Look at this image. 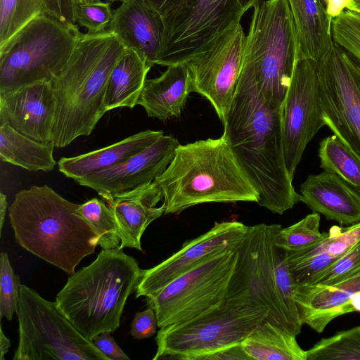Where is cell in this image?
<instances>
[{"label": "cell", "mask_w": 360, "mask_h": 360, "mask_svg": "<svg viewBox=\"0 0 360 360\" xmlns=\"http://www.w3.org/2000/svg\"><path fill=\"white\" fill-rule=\"evenodd\" d=\"M281 110L269 105L251 76L241 71L222 123L232 150L258 193L257 203L283 214L301 202V195L285 164Z\"/></svg>", "instance_id": "1"}, {"label": "cell", "mask_w": 360, "mask_h": 360, "mask_svg": "<svg viewBox=\"0 0 360 360\" xmlns=\"http://www.w3.org/2000/svg\"><path fill=\"white\" fill-rule=\"evenodd\" d=\"M154 182L163 195L165 214H179L207 202H257L259 195L231 147L226 134L179 144Z\"/></svg>", "instance_id": "2"}, {"label": "cell", "mask_w": 360, "mask_h": 360, "mask_svg": "<svg viewBox=\"0 0 360 360\" xmlns=\"http://www.w3.org/2000/svg\"><path fill=\"white\" fill-rule=\"evenodd\" d=\"M125 49L108 30L81 32L66 65L51 82L56 99L52 141L56 148L90 135L106 112L103 101L107 81Z\"/></svg>", "instance_id": "3"}, {"label": "cell", "mask_w": 360, "mask_h": 360, "mask_svg": "<svg viewBox=\"0 0 360 360\" xmlns=\"http://www.w3.org/2000/svg\"><path fill=\"white\" fill-rule=\"evenodd\" d=\"M72 202L47 185L21 190L9 207L15 241L66 274L94 253L98 237Z\"/></svg>", "instance_id": "4"}, {"label": "cell", "mask_w": 360, "mask_h": 360, "mask_svg": "<svg viewBox=\"0 0 360 360\" xmlns=\"http://www.w3.org/2000/svg\"><path fill=\"white\" fill-rule=\"evenodd\" d=\"M143 270L120 246L103 249L89 265L70 275L56 304L87 339L120 326L127 298L136 292Z\"/></svg>", "instance_id": "5"}, {"label": "cell", "mask_w": 360, "mask_h": 360, "mask_svg": "<svg viewBox=\"0 0 360 360\" xmlns=\"http://www.w3.org/2000/svg\"><path fill=\"white\" fill-rule=\"evenodd\" d=\"M252 8L241 71L269 105L281 108L298 53L293 18L287 0H261Z\"/></svg>", "instance_id": "6"}, {"label": "cell", "mask_w": 360, "mask_h": 360, "mask_svg": "<svg viewBox=\"0 0 360 360\" xmlns=\"http://www.w3.org/2000/svg\"><path fill=\"white\" fill-rule=\"evenodd\" d=\"M269 316V309L250 299H224L217 307L188 321L160 328L154 360H202L240 345Z\"/></svg>", "instance_id": "7"}, {"label": "cell", "mask_w": 360, "mask_h": 360, "mask_svg": "<svg viewBox=\"0 0 360 360\" xmlns=\"http://www.w3.org/2000/svg\"><path fill=\"white\" fill-rule=\"evenodd\" d=\"M81 32L41 15L25 26L0 53V92L41 82H52L70 58Z\"/></svg>", "instance_id": "8"}, {"label": "cell", "mask_w": 360, "mask_h": 360, "mask_svg": "<svg viewBox=\"0 0 360 360\" xmlns=\"http://www.w3.org/2000/svg\"><path fill=\"white\" fill-rule=\"evenodd\" d=\"M13 360H109L58 309L56 302L20 284Z\"/></svg>", "instance_id": "9"}, {"label": "cell", "mask_w": 360, "mask_h": 360, "mask_svg": "<svg viewBox=\"0 0 360 360\" xmlns=\"http://www.w3.org/2000/svg\"><path fill=\"white\" fill-rule=\"evenodd\" d=\"M238 255V247L216 255L146 297L156 314L158 327L188 321L219 305Z\"/></svg>", "instance_id": "10"}, {"label": "cell", "mask_w": 360, "mask_h": 360, "mask_svg": "<svg viewBox=\"0 0 360 360\" xmlns=\"http://www.w3.org/2000/svg\"><path fill=\"white\" fill-rule=\"evenodd\" d=\"M314 62L325 126L360 160V62L335 42Z\"/></svg>", "instance_id": "11"}, {"label": "cell", "mask_w": 360, "mask_h": 360, "mask_svg": "<svg viewBox=\"0 0 360 360\" xmlns=\"http://www.w3.org/2000/svg\"><path fill=\"white\" fill-rule=\"evenodd\" d=\"M245 13L238 0H184L162 17L165 34L158 65L184 63L240 21Z\"/></svg>", "instance_id": "12"}, {"label": "cell", "mask_w": 360, "mask_h": 360, "mask_svg": "<svg viewBox=\"0 0 360 360\" xmlns=\"http://www.w3.org/2000/svg\"><path fill=\"white\" fill-rule=\"evenodd\" d=\"M282 226H250L238 246V260L225 298L245 297L259 302L269 310L268 321L295 335L281 301L275 281L274 252Z\"/></svg>", "instance_id": "13"}, {"label": "cell", "mask_w": 360, "mask_h": 360, "mask_svg": "<svg viewBox=\"0 0 360 360\" xmlns=\"http://www.w3.org/2000/svg\"><path fill=\"white\" fill-rule=\"evenodd\" d=\"M245 40L240 21L237 22L184 63L190 73L192 92L207 99L222 122L236 92Z\"/></svg>", "instance_id": "14"}, {"label": "cell", "mask_w": 360, "mask_h": 360, "mask_svg": "<svg viewBox=\"0 0 360 360\" xmlns=\"http://www.w3.org/2000/svg\"><path fill=\"white\" fill-rule=\"evenodd\" d=\"M281 116L285 164L293 178L307 144L325 126L314 60L297 58Z\"/></svg>", "instance_id": "15"}, {"label": "cell", "mask_w": 360, "mask_h": 360, "mask_svg": "<svg viewBox=\"0 0 360 360\" xmlns=\"http://www.w3.org/2000/svg\"><path fill=\"white\" fill-rule=\"evenodd\" d=\"M249 227L238 221L215 222L210 230L187 240L179 251L161 263L143 269L136 297H149L210 257L237 248L246 236Z\"/></svg>", "instance_id": "16"}, {"label": "cell", "mask_w": 360, "mask_h": 360, "mask_svg": "<svg viewBox=\"0 0 360 360\" xmlns=\"http://www.w3.org/2000/svg\"><path fill=\"white\" fill-rule=\"evenodd\" d=\"M179 144L177 139L163 134L127 160L75 181L96 191L101 196L153 182L167 168Z\"/></svg>", "instance_id": "17"}, {"label": "cell", "mask_w": 360, "mask_h": 360, "mask_svg": "<svg viewBox=\"0 0 360 360\" xmlns=\"http://www.w3.org/2000/svg\"><path fill=\"white\" fill-rule=\"evenodd\" d=\"M56 99L51 82L41 81L0 92V124L7 122L37 141H52Z\"/></svg>", "instance_id": "18"}, {"label": "cell", "mask_w": 360, "mask_h": 360, "mask_svg": "<svg viewBox=\"0 0 360 360\" xmlns=\"http://www.w3.org/2000/svg\"><path fill=\"white\" fill-rule=\"evenodd\" d=\"M108 28L126 49L136 52L151 68L158 65L164 40V21L144 0H122L113 11Z\"/></svg>", "instance_id": "19"}, {"label": "cell", "mask_w": 360, "mask_h": 360, "mask_svg": "<svg viewBox=\"0 0 360 360\" xmlns=\"http://www.w3.org/2000/svg\"><path fill=\"white\" fill-rule=\"evenodd\" d=\"M112 210L118 226L122 248L143 251L141 237L148 225L165 212L163 195L153 181L115 194L101 196Z\"/></svg>", "instance_id": "20"}, {"label": "cell", "mask_w": 360, "mask_h": 360, "mask_svg": "<svg viewBox=\"0 0 360 360\" xmlns=\"http://www.w3.org/2000/svg\"><path fill=\"white\" fill-rule=\"evenodd\" d=\"M301 202L328 220L349 226L360 222V189L338 175L309 174L300 187Z\"/></svg>", "instance_id": "21"}, {"label": "cell", "mask_w": 360, "mask_h": 360, "mask_svg": "<svg viewBox=\"0 0 360 360\" xmlns=\"http://www.w3.org/2000/svg\"><path fill=\"white\" fill-rule=\"evenodd\" d=\"M360 292V269L328 285L297 287L295 300L300 321L319 333L341 315L353 312L349 300Z\"/></svg>", "instance_id": "22"}, {"label": "cell", "mask_w": 360, "mask_h": 360, "mask_svg": "<svg viewBox=\"0 0 360 360\" xmlns=\"http://www.w3.org/2000/svg\"><path fill=\"white\" fill-rule=\"evenodd\" d=\"M360 240V222L332 226L317 243L295 252L286 251V261L295 287L313 280L341 258Z\"/></svg>", "instance_id": "23"}, {"label": "cell", "mask_w": 360, "mask_h": 360, "mask_svg": "<svg viewBox=\"0 0 360 360\" xmlns=\"http://www.w3.org/2000/svg\"><path fill=\"white\" fill-rule=\"evenodd\" d=\"M191 92L187 66L174 64L167 66L159 77L146 79L137 105L143 108L148 117L165 121L181 115Z\"/></svg>", "instance_id": "24"}, {"label": "cell", "mask_w": 360, "mask_h": 360, "mask_svg": "<svg viewBox=\"0 0 360 360\" xmlns=\"http://www.w3.org/2000/svg\"><path fill=\"white\" fill-rule=\"evenodd\" d=\"M164 134L162 131L147 129L112 145L58 162L59 171L77 180L122 162L143 150Z\"/></svg>", "instance_id": "25"}, {"label": "cell", "mask_w": 360, "mask_h": 360, "mask_svg": "<svg viewBox=\"0 0 360 360\" xmlns=\"http://www.w3.org/2000/svg\"><path fill=\"white\" fill-rule=\"evenodd\" d=\"M295 25L297 57L318 60L332 46L333 18L320 0H287Z\"/></svg>", "instance_id": "26"}, {"label": "cell", "mask_w": 360, "mask_h": 360, "mask_svg": "<svg viewBox=\"0 0 360 360\" xmlns=\"http://www.w3.org/2000/svg\"><path fill=\"white\" fill-rule=\"evenodd\" d=\"M150 68L136 52L126 49L107 81L103 101L105 111L122 107L132 109L137 105Z\"/></svg>", "instance_id": "27"}, {"label": "cell", "mask_w": 360, "mask_h": 360, "mask_svg": "<svg viewBox=\"0 0 360 360\" xmlns=\"http://www.w3.org/2000/svg\"><path fill=\"white\" fill-rule=\"evenodd\" d=\"M53 141L43 143L22 134L7 122L0 124V159L30 172L52 171L56 162Z\"/></svg>", "instance_id": "28"}, {"label": "cell", "mask_w": 360, "mask_h": 360, "mask_svg": "<svg viewBox=\"0 0 360 360\" xmlns=\"http://www.w3.org/2000/svg\"><path fill=\"white\" fill-rule=\"evenodd\" d=\"M296 337L266 319L242 342V346L250 359L307 360V351L299 345Z\"/></svg>", "instance_id": "29"}, {"label": "cell", "mask_w": 360, "mask_h": 360, "mask_svg": "<svg viewBox=\"0 0 360 360\" xmlns=\"http://www.w3.org/2000/svg\"><path fill=\"white\" fill-rule=\"evenodd\" d=\"M46 14V0H0V53L36 18Z\"/></svg>", "instance_id": "30"}, {"label": "cell", "mask_w": 360, "mask_h": 360, "mask_svg": "<svg viewBox=\"0 0 360 360\" xmlns=\"http://www.w3.org/2000/svg\"><path fill=\"white\" fill-rule=\"evenodd\" d=\"M318 156L323 171L334 173L360 189V160L335 135L320 141Z\"/></svg>", "instance_id": "31"}, {"label": "cell", "mask_w": 360, "mask_h": 360, "mask_svg": "<svg viewBox=\"0 0 360 360\" xmlns=\"http://www.w3.org/2000/svg\"><path fill=\"white\" fill-rule=\"evenodd\" d=\"M77 214L84 219L98 237V245L102 249H113L121 243L118 226L114 214L102 200L94 198L79 205Z\"/></svg>", "instance_id": "32"}, {"label": "cell", "mask_w": 360, "mask_h": 360, "mask_svg": "<svg viewBox=\"0 0 360 360\" xmlns=\"http://www.w3.org/2000/svg\"><path fill=\"white\" fill-rule=\"evenodd\" d=\"M307 360H360V326L321 339L307 350Z\"/></svg>", "instance_id": "33"}, {"label": "cell", "mask_w": 360, "mask_h": 360, "mask_svg": "<svg viewBox=\"0 0 360 360\" xmlns=\"http://www.w3.org/2000/svg\"><path fill=\"white\" fill-rule=\"evenodd\" d=\"M320 221V214L312 212L288 227H281L276 237V245L285 251L295 252L317 243L326 233L321 232Z\"/></svg>", "instance_id": "34"}, {"label": "cell", "mask_w": 360, "mask_h": 360, "mask_svg": "<svg viewBox=\"0 0 360 360\" xmlns=\"http://www.w3.org/2000/svg\"><path fill=\"white\" fill-rule=\"evenodd\" d=\"M333 41L360 62V12L346 8L333 18Z\"/></svg>", "instance_id": "35"}, {"label": "cell", "mask_w": 360, "mask_h": 360, "mask_svg": "<svg viewBox=\"0 0 360 360\" xmlns=\"http://www.w3.org/2000/svg\"><path fill=\"white\" fill-rule=\"evenodd\" d=\"M20 278L11 266L6 252L1 254L0 272V319L5 317L11 321L18 304Z\"/></svg>", "instance_id": "36"}, {"label": "cell", "mask_w": 360, "mask_h": 360, "mask_svg": "<svg viewBox=\"0 0 360 360\" xmlns=\"http://www.w3.org/2000/svg\"><path fill=\"white\" fill-rule=\"evenodd\" d=\"M113 16L110 1L96 0L91 2L76 3V23L86 28L89 33L106 30Z\"/></svg>", "instance_id": "37"}, {"label": "cell", "mask_w": 360, "mask_h": 360, "mask_svg": "<svg viewBox=\"0 0 360 360\" xmlns=\"http://www.w3.org/2000/svg\"><path fill=\"white\" fill-rule=\"evenodd\" d=\"M359 269L360 240L341 258L317 276L310 285L331 284L340 281Z\"/></svg>", "instance_id": "38"}, {"label": "cell", "mask_w": 360, "mask_h": 360, "mask_svg": "<svg viewBox=\"0 0 360 360\" xmlns=\"http://www.w3.org/2000/svg\"><path fill=\"white\" fill-rule=\"evenodd\" d=\"M158 320L153 309L137 312L131 324L130 334L135 339L142 340L150 338L156 333Z\"/></svg>", "instance_id": "39"}, {"label": "cell", "mask_w": 360, "mask_h": 360, "mask_svg": "<svg viewBox=\"0 0 360 360\" xmlns=\"http://www.w3.org/2000/svg\"><path fill=\"white\" fill-rule=\"evenodd\" d=\"M75 0H46V14L68 25H75Z\"/></svg>", "instance_id": "40"}, {"label": "cell", "mask_w": 360, "mask_h": 360, "mask_svg": "<svg viewBox=\"0 0 360 360\" xmlns=\"http://www.w3.org/2000/svg\"><path fill=\"white\" fill-rule=\"evenodd\" d=\"M111 331L105 330L94 338V345L103 352L109 360H129V357L117 345Z\"/></svg>", "instance_id": "41"}, {"label": "cell", "mask_w": 360, "mask_h": 360, "mask_svg": "<svg viewBox=\"0 0 360 360\" xmlns=\"http://www.w3.org/2000/svg\"><path fill=\"white\" fill-rule=\"evenodd\" d=\"M250 360L242 344L233 345L206 355L202 360Z\"/></svg>", "instance_id": "42"}, {"label": "cell", "mask_w": 360, "mask_h": 360, "mask_svg": "<svg viewBox=\"0 0 360 360\" xmlns=\"http://www.w3.org/2000/svg\"><path fill=\"white\" fill-rule=\"evenodd\" d=\"M150 6L157 11L162 17L172 11L184 0H144Z\"/></svg>", "instance_id": "43"}, {"label": "cell", "mask_w": 360, "mask_h": 360, "mask_svg": "<svg viewBox=\"0 0 360 360\" xmlns=\"http://www.w3.org/2000/svg\"><path fill=\"white\" fill-rule=\"evenodd\" d=\"M326 4V11L328 14L332 18H335L340 14L342 11L347 8L352 0H325Z\"/></svg>", "instance_id": "44"}, {"label": "cell", "mask_w": 360, "mask_h": 360, "mask_svg": "<svg viewBox=\"0 0 360 360\" xmlns=\"http://www.w3.org/2000/svg\"><path fill=\"white\" fill-rule=\"evenodd\" d=\"M11 346V340L4 333L2 326H0V359L4 360V356Z\"/></svg>", "instance_id": "45"}, {"label": "cell", "mask_w": 360, "mask_h": 360, "mask_svg": "<svg viewBox=\"0 0 360 360\" xmlns=\"http://www.w3.org/2000/svg\"><path fill=\"white\" fill-rule=\"evenodd\" d=\"M7 208L6 196L2 192L0 193V232L1 234L4 222L6 217Z\"/></svg>", "instance_id": "46"}, {"label": "cell", "mask_w": 360, "mask_h": 360, "mask_svg": "<svg viewBox=\"0 0 360 360\" xmlns=\"http://www.w3.org/2000/svg\"><path fill=\"white\" fill-rule=\"evenodd\" d=\"M353 311L360 312V292L356 293L349 300Z\"/></svg>", "instance_id": "47"}, {"label": "cell", "mask_w": 360, "mask_h": 360, "mask_svg": "<svg viewBox=\"0 0 360 360\" xmlns=\"http://www.w3.org/2000/svg\"><path fill=\"white\" fill-rule=\"evenodd\" d=\"M261 0H238L241 7L246 12L251 8H253Z\"/></svg>", "instance_id": "48"}, {"label": "cell", "mask_w": 360, "mask_h": 360, "mask_svg": "<svg viewBox=\"0 0 360 360\" xmlns=\"http://www.w3.org/2000/svg\"><path fill=\"white\" fill-rule=\"evenodd\" d=\"M347 8L360 12V0H352L349 6Z\"/></svg>", "instance_id": "49"}, {"label": "cell", "mask_w": 360, "mask_h": 360, "mask_svg": "<svg viewBox=\"0 0 360 360\" xmlns=\"http://www.w3.org/2000/svg\"><path fill=\"white\" fill-rule=\"evenodd\" d=\"M76 3H82V2H91L96 0H75Z\"/></svg>", "instance_id": "50"}, {"label": "cell", "mask_w": 360, "mask_h": 360, "mask_svg": "<svg viewBox=\"0 0 360 360\" xmlns=\"http://www.w3.org/2000/svg\"><path fill=\"white\" fill-rule=\"evenodd\" d=\"M323 4V6L326 8V1L325 0H320Z\"/></svg>", "instance_id": "51"}]
</instances>
